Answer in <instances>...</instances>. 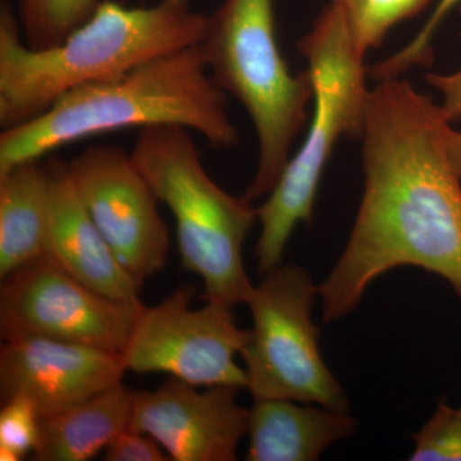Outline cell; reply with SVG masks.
I'll return each instance as SVG.
<instances>
[{"label":"cell","instance_id":"1","mask_svg":"<svg viewBox=\"0 0 461 461\" xmlns=\"http://www.w3.org/2000/svg\"><path fill=\"white\" fill-rule=\"evenodd\" d=\"M450 124L405 78L369 91L362 203L344 253L318 286L326 323L350 314L373 281L402 266L435 273L461 300V180L446 153Z\"/></svg>","mask_w":461,"mask_h":461},{"label":"cell","instance_id":"2","mask_svg":"<svg viewBox=\"0 0 461 461\" xmlns=\"http://www.w3.org/2000/svg\"><path fill=\"white\" fill-rule=\"evenodd\" d=\"M208 16L187 2L126 8L102 0L68 38L33 50L21 38L11 5L0 9V124L11 129L44 113L56 100L86 85L113 80L136 67L199 45Z\"/></svg>","mask_w":461,"mask_h":461},{"label":"cell","instance_id":"3","mask_svg":"<svg viewBox=\"0 0 461 461\" xmlns=\"http://www.w3.org/2000/svg\"><path fill=\"white\" fill-rule=\"evenodd\" d=\"M158 124L194 130L218 149L239 144L226 94L212 80L200 44L72 90L39 117L3 130L0 175L90 136Z\"/></svg>","mask_w":461,"mask_h":461},{"label":"cell","instance_id":"4","mask_svg":"<svg viewBox=\"0 0 461 461\" xmlns=\"http://www.w3.org/2000/svg\"><path fill=\"white\" fill-rule=\"evenodd\" d=\"M313 85L314 113L304 142L288 159L280 180L257 208L260 222L256 254L259 273L282 263L299 223H311L324 168L339 139L362 136L369 89L366 56L353 41L342 12L330 5L299 41Z\"/></svg>","mask_w":461,"mask_h":461},{"label":"cell","instance_id":"5","mask_svg":"<svg viewBox=\"0 0 461 461\" xmlns=\"http://www.w3.org/2000/svg\"><path fill=\"white\" fill-rule=\"evenodd\" d=\"M131 157L175 218L185 271L204 282V302L247 304L254 285L244 266L245 240L258 221L250 200L230 195L205 171L189 130L176 124L141 129Z\"/></svg>","mask_w":461,"mask_h":461},{"label":"cell","instance_id":"6","mask_svg":"<svg viewBox=\"0 0 461 461\" xmlns=\"http://www.w3.org/2000/svg\"><path fill=\"white\" fill-rule=\"evenodd\" d=\"M200 48L212 80L241 103L256 127L257 172L244 196H268L306 126L311 75H294L282 57L273 0H224L208 16Z\"/></svg>","mask_w":461,"mask_h":461},{"label":"cell","instance_id":"7","mask_svg":"<svg viewBox=\"0 0 461 461\" xmlns=\"http://www.w3.org/2000/svg\"><path fill=\"white\" fill-rule=\"evenodd\" d=\"M318 286L302 267L278 264L247 300L253 329L242 348L254 400L287 399L348 412L344 388L321 359L312 320Z\"/></svg>","mask_w":461,"mask_h":461},{"label":"cell","instance_id":"8","mask_svg":"<svg viewBox=\"0 0 461 461\" xmlns=\"http://www.w3.org/2000/svg\"><path fill=\"white\" fill-rule=\"evenodd\" d=\"M196 288L181 286L159 304L142 306L120 357L136 375L165 373L196 387H247L236 362L249 330L236 323L232 306H191Z\"/></svg>","mask_w":461,"mask_h":461},{"label":"cell","instance_id":"9","mask_svg":"<svg viewBox=\"0 0 461 461\" xmlns=\"http://www.w3.org/2000/svg\"><path fill=\"white\" fill-rule=\"evenodd\" d=\"M142 306L96 293L42 254L3 278L0 336L3 341L47 338L121 354Z\"/></svg>","mask_w":461,"mask_h":461},{"label":"cell","instance_id":"10","mask_svg":"<svg viewBox=\"0 0 461 461\" xmlns=\"http://www.w3.org/2000/svg\"><path fill=\"white\" fill-rule=\"evenodd\" d=\"M69 177L121 266L142 285L165 271L171 236L131 154L91 145L67 163Z\"/></svg>","mask_w":461,"mask_h":461},{"label":"cell","instance_id":"11","mask_svg":"<svg viewBox=\"0 0 461 461\" xmlns=\"http://www.w3.org/2000/svg\"><path fill=\"white\" fill-rule=\"evenodd\" d=\"M240 388L200 391L175 377L154 391H136L130 429L153 437L172 461H235L248 433L249 411Z\"/></svg>","mask_w":461,"mask_h":461},{"label":"cell","instance_id":"12","mask_svg":"<svg viewBox=\"0 0 461 461\" xmlns=\"http://www.w3.org/2000/svg\"><path fill=\"white\" fill-rule=\"evenodd\" d=\"M126 372L120 354L58 339H5L0 348L3 402L25 397L41 418L122 384Z\"/></svg>","mask_w":461,"mask_h":461},{"label":"cell","instance_id":"13","mask_svg":"<svg viewBox=\"0 0 461 461\" xmlns=\"http://www.w3.org/2000/svg\"><path fill=\"white\" fill-rule=\"evenodd\" d=\"M45 254L72 277L102 295L139 304L141 287L121 266L69 177L67 165L53 162Z\"/></svg>","mask_w":461,"mask_h":461},{"label":"cell","instance_id":"14","mask_svg":"<svg viewBox=\"0 0 461 461\" xmlns=\"http://www.w3.org/2000/svg\"><path fill=\"white\" fill-rule=\"evenodd\" d=\"M287 399L254 400L249 411V461H314L353 436L357 423L338 412Z\"/></svg>","mask_w":461,"mask_h":461},{"label":"cell","instance_id":"15","mask_svg":"<svg viewBox=\"0 0 461 461\" xmlns=\"http://www.w3.org/2000/svg\"><path fill=\"white\" fill-rule=\"evenodd\" d=\"M136 391L122 384L41 418L38 461H87L129 429Z\"/></svg>","mask_w":461,"mask_h":461},{"label":"cell","instance_id":"16","mask_svg":"<svg viewBox=\"0 0 461 461\" xmlns=\"http://www.w3.org/2000/svg\"><path fill=\"white\" fill-rule=\"evenodd\" d=\"M50 175L39 160L0 175V280L45 254Z\"/></svg>","mask_w":461,"mask_h":461},{"label":"cell","instance_id":"17","mask_svg":"<svg viewBox=\"0 0 461 461\" xmlns=\"http://www.w3.org/2000/svg\"><path fill=\"white\" fill-rule=\"evenodd\" d=\"M102 0H18L23 38L33 50L59 44L86 23Z\"/></svg>","mask_w":461,"mask_h":461},{"label":"cell","instance_id":"18","mask_svg":"<svg viewBox=\"0 0 461 461\" xmlns=\"http://www.w3.org/2000/svg\"><path fill=\"white\" fill-rule=\"evenodd\" d=\"M344 14L355 45L366 57L388 32L420 14L433 0H330Z\"/></svg>","mask_w":461,"mask_h":461},{"label":"cell","instance_id":"19","mask_svg":"<svg viewBox=\"0 0 461 461\" xmlns=\"http://www.w3.org/2000/svg\"><path fill=\"white\" fill-rule=\"evenodd\" d=\"M41 417L25 397L3 402L0 411V460L20 461L33 453L39 439Z\"/></svg>","mask_w":461,"mask_h":461},{"label":"cell","instance_id":"20","mask_svg":"<svg viewBox=\"0 0 461 461\" xmlns=\"http://www.w3.org/2000/svg\"><path fill=\"white\" fill-rule=\"evenodd\" d=\"M411 461H461V411L441 402L414 436Z\"/></svg>","mask_w":461,"mask_h":461},{"label":"cell","instance_id":"21","mask_svg":"<svg viewBox=\"0 0 461 461\" xmlns=\"http://www.w3.org/2000/svg\"><path fill=\"white\" fill-rule=\"evenodd\" d=\"M461 0H437L435 9L417 35L405 47L384 58L387 74L402 76L414 67H426L433 62V39L448 14L459 9Z\"/></svg>","mask_w":461,"mask_h":461},{"label":"cell","instance_id":"22","mask_svg":"<svg viewBox=\"0 0 461 461\" xmlns=\"http://www.w3.org/2000/svg\"><path fill=\"white\" fill-rule=\"evenodd\" d=\"M105 461H168L171 457L153 437L127 429L104 450Z\"/></svg>","mask_w":461,"mask_h":461},{"label":"cell","instance_id":"23","mask_svg":"<svg viewBox=\"0 0 461 461\" xmlns=\"http://www.w3.org/2000/svg\"><path fill=\"white\" fill-rule=\"evenodd\" d=\"M426 81L441 95L445 117L451 123L461 120V68L453 74H429Z\"/></svg>","mask_w":461,"mask_h":461},{"label":"cell","instance_id":"24","mask_svg":"<svg viewBox=\"0 0 461 461\" xmlns=\"http://www.w3.org/2000/svg\"><path fill=\"white\" fill-rule=\"evenodd\" d=\"M445 147L451 166L461 180V131L448 126L445 132Z\"/></svg>","mask_w":461,"mask_h":461},{"label":"cell","instance_id":"25","mask_svg":"<svg viewBox=\"0 0 461 461\" xmlns=\"http://www.w3.org/2000/svg\"><path fill=\"white\" fill-rule=\"evenodd\" d=\"M167 2H172V3H184V2H186V0H167Z\"/></svg>","mask_w":461,"mask_h":461},{"label":"cell","instance_id":"26","mask_svg":"<svg viewBox=\"0 0 461 461\" xmlns=\"http://www.w3.org/2000/svg\"><path fill=\"white\" fill-rule=\"evenodd\" d=\"M457 11H459L460 17H461V5H460L459 9H457Z\"/></svg>","mask_w":461,"mask_h":461},{"label":"cell","instance_id":"27","mask_svg":"<svg viewBox=\"0 0 461 461\" xmlns=\"http://www.w3.org/2000/svg\"><path fill=\"white\" fill-rule=\"evenodd\" d=\"M460 411H461V408H460Z\"/></svg>","mask_w":461,"mask_h":461}]
</instances>
